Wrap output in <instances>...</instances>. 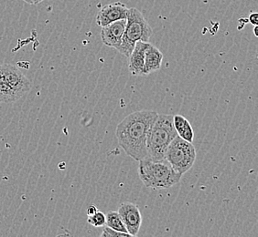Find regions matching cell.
I'll use <instances>...</instances> for the list:
<instances>
[{"label": "cell", "instance_id": "obj_1", "mask_svg": "<svg viewBox=\"0 0 258 237\" xmlns=\"http://www.w3.org/2000/svg\"><path fill=\"white\" fill-rule=\"evenodd\" d=\"M159 113L154 110H139L127 115L117 125L115 136L129 157L141 161L148 157L147 138Z\"/></svg>", "mask_w": 258, "mask_h": 237}, {"label": "cell", "instance_id": "obj_2", "mask_svg": "<svg viewBox=\"0 0 258 237\" xmlns=\"http://www.w3.org/2000/svg\"><path fill=\"white\" fill-rule=\"evenodd\" d=\"M139 176L146 187L162 190L179 183L182 174L175 171L165 159L154 161L147 157L139 161Z\"/></svg>", "mask_w": 258, "mask_h": 237}, {"label": "cell", "instance_id": "obj_3", "mask_svg": "<svg viewBox=\"0 0 258 237\" xmlns=\"http://www.w3.org/2000/svg\"><path fill=\"white\" fill-rule=\"evenodd\" d=\"M177 135L174 127L173 115L159 114L148 134V157L154 161L164 160L169 144Z\"/></svg>", "mask_w": 258, "mask_h": 237}, {"label": "cell", "instance_id": "obj_4", "mask_svg": "<svg viewBox=\"0 0 258 237\" xmlns=\"http://www.w3.org/2000/svg\"><path fill=\"white\" fill-rule=\"evenodd\" d=\"M152 33V29L141 11L136 8L128 9L126 15V24L118 51L121 54L128 58L134 49L135 44L139 40L149 42Z\"/></svg>", "mask_w": 258, "mask_h": 237}, {"label": "cell", "instance_id": "obj_5", "mask_svg": "<svg viewBox=\"0 0 258 237\" xmlns=\"http://www.w3.org/2000/svg\"><path fill=\"white\" fill-rule=\"evenodd\" d=\"M196 156L194 144L177 135L167 149L165 160L169 162L175 171L184 174L194 166Z\"/></svg>", "mask_w": 258, "mask_h": 237}, {"label": "cell", "instance_id": "obj_6", "mask_svg": "<svg viewBox=\"0 0 258 237\" xmlns=\"http://www.w3.org/2000/svg\"><path fill=\"white\" fill-rule=\"evenodd\" d=\"M1 69L5 76L7 82L16 93L20 96V99L31 89L30 79H28L20 69L10 64L1 65Z\"/></svg>", "mask_w": 258, "mask_h": 237}, {"label": "cell", "instance_id": "obj_7", "mask_svg": "<svg viewBox=\"0 0 258 237\" xmlns=\"http://www.w3.org/2000/svg\"><path fill=\"white\" fill-rule=\"evenodd\" d=\"M118 213L131 236H137L142 224V215L139 206L135 203L126 202L118 208Z\"/></svg>", "mask_w": 258, "mask_h": 237}, {"label": "cell", "instance_id": "obj_8", "mask_svg": "<svg viewBox=\"0 0 258 237\" xmlns=\"http://www.w3.org/2000/svg\"><path fill=\"white\" fill-rule=\"evenodd\" d=\"M125 24L126 19H124L103 27L101 30V38L103 43L110 48H114L118 50L123 39Z\"/></svg>", "mask_w": 258, "mask_h": 237}, {"label": "cell", "instance_id": "obj_9", "mask_svg": "<svg viewBox=\"0 0 258 237\" xmlns=\"http://www.w3.org/2000/svg\"><path fill=\"white\" fill-rule=\"evenodd\" d=\"M127 10L128 9L120 2L104 6V8L100 10L99 13L96 17V23L103 28L114 21L126 19Z\"/></svg>", "mask_w": 258, "mask_h": 237}, {"label": "cell", "instance_id": "obj_10", "mask_svg": "<svg viewBox=\"0 0 258 237\" xmlns=\"http://www.w3.org/2000/svg\"><path fill=\"white\" fill-rule=\"evenodd\" d=\"M149 42L138 41L128 57L129 70L133 76H143L144 71L145 52L149 47Z\"/></svg>", "mask_w": 258, "mask_h": 237}, {"label": "cell", "instance_id": "obj_11", "mask_svg": "<svg viewBox=\"0 0 258 237\" xmlns=\"http://www.w3.org/2000/svg\"><path fill=\"white\" fill-rule=\"evenodd\" d=\"M163 60V53L155 47L154 45L149 44L145 52L144 71L143 76L151 74L161 68Z\"/></svg>", "mask_w": 258, "mask_h": 237}, {"label": "cell", "instance_id": "obj_12", "mask_svg": "<svg viewBox=\"0 0 258 237\" xmlns=\"http://www.w3.org/2000/svg\"><path fill=\"white\" fill-rule=\"evenodd\" d=\"M173 123L174 127L178 136L192 144L194 140V132L189 121L182 115L177 114L173 116Z\"/></svg>", "mask_w": 258, "mask_h": 237}, {"label": "cell", "instance_id": "obj_13", "mask_svg": "<svg viewBox=\"0 0 258 237\" xmlns=\"http://www.w3.org/2000/svg\"><path fill=\"white\" fill-rule=\"evenodd\" d=\"M20 99V96L7 82L0 65V103H13Z\"/></svg>", "mask_w": 258, "mask_h": 237}, {"label": "cell", "instance_id": "obj_14", "mask_svg": "<svg viewBox=\"0 0 258 237\" xmlns=\"http://www.w3.org/2000/svg\"><path fill=\"white\" fill-rule=\"evenodd\" d=\"M105 225L114 229L115 231L128 233L124 222L122 221V218L120 217L118 212L110 211L105 214Z\"/></svg>", "mask_w": 258, "mask_h": 237}, {"label": "cell", "instance_id": "obj_15", "mask_svg": "<svg viewBox=\"0 0 258 237\" xmlns=\"http://www.w3.org/2000/svg\"><path fill=\"white\" fill-rule=\"evenodd\" d=\"M87 222L95 227H103L105 225V214L104 212L97 211L95 214L88 216Z\"/></svg>", "mask_w": 258, "mask_h": 237}, {"label": "cell", "instance_id": "obj_16", "mask_svg": "<svg viewBox=\"0 0 258 237\" xmlns=\"http://www.w3.org/2000/svg\"><path fill=\"white\" fill-rule=\"evenodd\" d=\"M101 236H130V234H129V233H126V232H118V231H115V230H114V229H112V228H110L108 227V226H106V227L104 228V230H103V232L101 233Z\"/></svg>", "mask_w": 258, "mask_h": 237}, {"label": "cell", "instance_id": "obj_17", "mask_svg": "<svg viewBox=\"0 0 258 237\" xmlns=\"http://www.w3.org/2000/svg\"><path fill=\"white\" fill-rule=\"evenodd\" d=\"M249 21L253 26H258V14L257 13H251L249 16Z\"/></svg>", "mask_w": 258, "mask_h": 237}, {"label": "cell", "instance_id": "obj_18", "mask_svg": "<svg viewBox=\"0 0 258 237\" xmlns=\"http://www.w3.org/2000/svg\"><path fill=\"white\" fill-rule=\"evenodd\" d=\"M98 211V209L95 205H90L89 207L87 208V215H93L95 214V212Z\"/></svg>", "mask_w": 258, "mask_h": 237}, {"label": "cell", "instance_id": "obj_19", "mask_svg": "<svg viewBox=\"0 0 258 237\" xmlns=\"http://www.w3.org/2000/svg\"><path fill=\"white\" fill-rule=\"evenodd\" d=\"M23 1L27 3V4H29V5H38V4H40L44 0H23Z\"/></svg>", "mask_w": 258, "mask_h": 237}, {"label": "cell", "instance_id": "obj_20", "mask_svg": "<svg viewBox=\"0 0 258 237\" xmlns=\"http://www.w3.org/2000/svg\"><path fill=\"white\" fill-rule=\"evenodd\" d=\"M257 29L258 26H254V29H253V34H254L255 37H258Z\"/></svg>", "mask_w": 258, "mask_h": 237}]
</instances>
